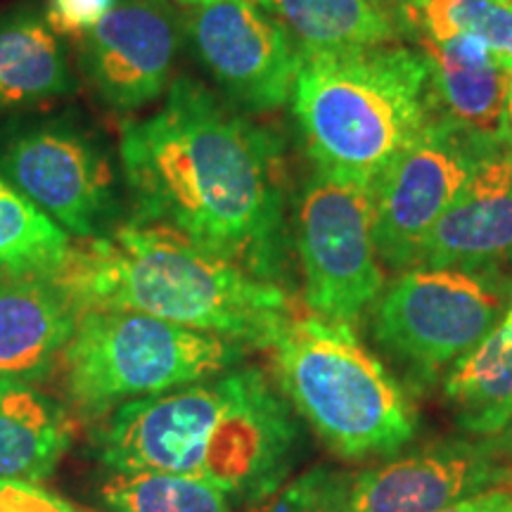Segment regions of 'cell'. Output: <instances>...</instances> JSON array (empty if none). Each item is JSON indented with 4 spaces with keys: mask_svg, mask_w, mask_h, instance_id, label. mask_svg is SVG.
I'll return each mask as SVG.
<instances>
[{
    "mask_svg": "<svg viewBox=\"0 0 512 512\" xmlns=\"http://www.w3.org/2000/svg\"><path fill=\"white\" fill-rule=\"evenodd\" d=\"M119 152L140 219L178 230L254 278L283 283L290 238L273 133L181 76L162 110L121 124Z\"/></svg>",
    "mask_w": 512,
    "mask_h": 512,
    "instance_id": "6da1fadb",
    "label": "cell"
},
{
    "mask_svg": "<svg viewBox=\"0 0 512 512\" xmlns=\"http://www.w3.org/2000/svg\"><path fill=\"white\" fill-rule=\"evenodd\" d=\"M297 444L290 401L247 366L117 408L98 458L112 472H171L254 503L285 484Z\"/></svg>",
    "mask_w": 512,
    "mask_h": 512,
    "instance_id": "7a4b0ae2",
    "label": "cell"
},
{
    "mask_svg": "<svg viewBox=\"0 0 512 512\" xmlns=\"http://www.w3.org/2000/svg\"><path fill=\"white\" fill-rule=\"evenodd\" d=\"M50 280L76 309H119L268 349L299 316L283 285L266 283L183 233L147 223L69 247Z\"/></svg>",
    "mask_w": 512,
    "mask_h": 512,
    "instance_id": "3957f363",
    "label": "cell"
},
{
    "mask_svg": "<svg viewBox=\"0 0 512 512\" xmlns=\"http://www.w3.org/2000/svg\"><path fill=\"white\" fill-rule=\"evenodd\" d=\"M292 107L316 169L373 183L432 119L430 60L396 43L302 53Z\"/></svg>",
    "mask_w": 512,
    "mask_h": 512,
    "instance_id": "277c9868",
    "label": "cell"
},
{
    "mask_svg": "<svg viewBox=\"0 0 512 512\" xmlns=\"http://www.w3.org/2000/svg\"><path fill=\"white\" fill-rule=\"evenodd\" d=\"M268 351L290 406L339 458L392 456L413 441V403L351 323L299 313Z\"/></svg>",
    "mask_w": 512,
    "mask_h": 512,
    "instance_id": "5b68a950",
    "label": "cell"
},
{
    "mask_svg": "<svg viewBox=\"0 0 512 512\" xmlns=\"http://www.w3.org/2000/svg\"><path fill=\"white\" fill-rule=\"evenodd\" d=\"M242 356V344L209 332L138 311L86 309L60 354V375L79 411L102 415L226 373Z\"/></svg>",
    "mask_w": 512,
    "mask_h": 512,
    "instance_id": "8992f818",
    "label": "cell"
},
{
    "mask_svg": "<svg viewBox=\"0 0 512 512\" xmlns=\"http://www.w3.org/2000/svg\"><path fill=\"white\" fill-rule=\"evenodd\" d=\"M505 318L494 273L411 268L382 294L373 332L413 377L430 380L470 354Z\"/></svg>",
    "mask_w": 512,
    "mask_h": 512,
    "instance_id": "52a82bcc",
    "label": "cell"
},
{
    "mask_svg": "<svg viewBox=\"0 0 512 512\" xmlns=\"http://www.w3.org/2000/svg\"><path fill=\"white\" fill-rule=\"evenodd\" d=\"M501 143V136L432 114L370 185L375 247L384 264L394 271L418 266L434 223Z\"/></svg>",
    "mask_w": 512,
    "mask_h": 512,
    "instance_id": "ba28073f",
    "label": "cell"
},
{
    "mask_svg": "<svg viewBox=\"0 0 512 512\" xmlns=\"http://www.w3.org/2000/svg\"><path fill=\"white\" fill-rule=\"evenodd\" d=\"M366 178L316 169L297 204V247L306 309L354 325L380 297L384 275L373 235Z\"/></svg>",
    "mask_w": 512,
    "mask_h": 512,
    "instance_id": "9c48e42d",
    "label": "cell"
},
{
    "mask_svg": "<svg viewBox=\"0 0 512 512\" xmlns=\"http://www.w3.org/2000/svg\"><path fill=\"white\" fill-rule=\"evenodd\" d=\"M197 60L240 107L275 110L292 100L302 53L278 19L254 0L195 5L183 19Z\"/></svg>",
    "mask_w": 512,
    "mask_h": 512,
    "instance_id": "30bf717a",
    "label": "cell"
},
{
    "mask_svg": "<svg viewBox=\"0 0 512 512\" xmlns=\"http://www.w3.org/2000/svg\"><path fill=\"white\" fill-rule=\"evenodd\" d=\"M0 174L81 240L93 238L112 207L110 159L74 126L46 124L12 136L0 152Z\"/></svg>",
    "mask_w": 512,
    "mask_h": 512,
    "instance_id": "8fae6325",
    "label": "cell"
},
{
    "mask_svg": "<svg viewBox=\"0 0 512 512\" xmlns=\"http://www.w3.org/2000/svg\"><path fill=\"white\" fill-rule=\"evenodd\" d=\"M178 46V24L164 0H117L81 36V64L107 105L131 112L162 95Z\"/></svg>",
    "mask_w": 512,
    "mask_h": 512,
    "instance_id": "7c38bea8",
    "label": "cell"
},
{
    "mask_svg": "<svg viewBox=\"0 0 512 512\" xmlns=\"http://www.w3.org/2000/svg\"><path fill=\"white\" fill-rule=\"evenodd\" d=\"M512 484V470L489 456L482 439L434 441L354 477V512H439L486 489Z\"/></svg>",
    "mask_w": 512,
    "mask_h": 512,
    "instance_id": "4fadbf2b",
    "label": "cell"
},
{
    "mask_svg": "<svg viewBox=\"0 0 512 512\" xmlns=\"http://www.w3.org/2000/svg\"><path fill=\"white\" fill-rule=\"evenodd\" d=\"M512 259V145L477 166L420 252L422 268L494 273Z\"/></svg>",
    "mask_w": 512,
    "mask_h": 512,
    "instance_id": "5bb4252c",
    "label": "cell"
},
{
    "mask_svg": "<svg viewBox=\"0 0 512 512\" xmlns=\"http://www.w3.org/2000/svg\"><path fill=\"white\" fill-rule=\"evenodd\" d=\"M79 309L50 275L0 280V380L29 382L60 358Z\"/></svg>",
    "mask_w": 512,
    "mask_h": 512,
    "instance_id": "9a60e30c",
    "label": "cell"
},
{
    "mask_svg": "<svg viewBox=\"0 0 512 512\" xmlns=\"http://www.w3.org/2000/svg\"><path fill=\"white\" fill-rule=\"evenodd\" d=\"M72 422L29 382L0 380V482L38 484L60 465Z\"/></svg>",
    "mask_w": 512,
    "mask_h": 512,
    "instance_id": "2e32d148",
    "label": "cell"
},
{
    "mask_svg": "<svg viewBox=\"0 0 512 512\" xmlns=\"http://www.w3.org/2000/svg\"><path fill=\"white\" fill-rule=\"evenodd\" d=\"M74 79L60 36L46 15L15 8L0 15V112L72 93Z\"/></svg>",
    "mask_w": 512,
    "mask_h": 512,
    "instance_id": "e0dca14e",
    "label": "cell"
},
{
    "mask_svg": "<svg viewBox=\"0 0 512 512\" xmlns=\"http://www.w3.org/2000/svg\"><path fill=\"white\" fill-rule=\"evenodd\" d=\"M302 53H335L396 43L401 22L373 0H256Z\"/></svg>",
    "mask_w": 512,
    "mask_h": 512,
    "instance_id": "ac0fdd59",
    "label": "cell"
},
{
    "mask_svg": "<svg viewBox=\"0 0 512 512\" xmlns=\"http://www.w3.org/2000/svg\"><path fill=\"white\" fill-rule=\"evenodd\" d=\"M446 399L458 425L489 437L512 420V328L498 325L460 358L446 380Z\"/></svg>",
    "mask_w": 512,
    "mask_h": 512,
    "instance_id": "d6986e66",
    "label": "cell"
},
{
    "mask_svg": "<svg viewBox=\"0 0 512 512\" xmlns=\"http://www.w3.org/2000/svg\"><path fill=\"white\" fill-rule=\"evenodd\" d=\"M69 247L67 230L0 174V280L55 273Z\"/></svg>",
    "mask_w": 512,
    "mask_h": 512,
    "instance_id": "ffe728a7",
    "label": "cell"
},
{
    "mask_svg": "<svg viewBox=\"0 0 512 512\" xmlns=\"http://www.w3.org/2000/svg\"><path fill=\"white\" fill-rule=\"evenodd\" d=\"M512 69L489 64L479 69H444L430 62L432 112L458 124L501 136Z\"/></svg>",
    "mask_w": 512,
    "mask_h": 512,
    "instance_id": "44dd1931",
    "label": "cell"
},
{
    "mask_svg": "<svg viewBox=\"0 0 512 512\" xmlns=\"http://www.w3.org/2000/svg\"><path fill=\"white\" fill-rule=\"evenodd\" d=\"M406 19L418 22L427 41L479 38L512 69V0H408Z\"/></svg>",
    "mask_w": 512,
    "mask_h": 512,
    "instance_id": "7402d4cb",
    "label": "cell"
},
{
    "mask_svg": "<svg viewBox=\"0 0 512 512\" xmlns=\"http://www.w3.org/2000/svg\"><path fill=\"white\" fill-rule=\"evenodd\" d=\"M100 496L114 512H233L221 489L171 472H114Z\"/></svg>",
    "mask_w": 512,
    "mask_h": 512,
    "instance_id": "603a6c76",
    "label": "cell"
},
{
    "mask_svg": "<svg viewBox=\"0 0 512 512\" xmlns=\"http://www.w3.org/2000/svg\"><path fill=\"white\" fill-rule=\"evenodd\" d=\"M351 486L354 477L349 472L318 465L254 501L249 512H354Z\"/></svg>",
    "mask_w": 512,
    "mask_h": 512,
    "instance_id": "cb8c5ba5",
    "label": "cell"
},
{
    "mask_svg": "<svg viewBox=\"0 0 512 512\" xmlns=\"http://www.w3.org/2000/svg\"><path fill=\"white\" fill-rule=\"evenodd\" d=\"M117 0H48V27L57 36H83L110 12Z\"/></svg>",
    "mask_w": 512,
    "mask_h": 512,
    "instance_id": "d4e9b609",
    "label": "cell"
},
{
    "mask_svg": "<svg viewBox=\"0 0 512 512\" xmlns=\"http://www.w3.org/2000/svg\"><path fill=\"white\" fill-rule=\"evenodd\" d=\"M0 512H81L27 482H0Z\"/></svg>",
    "mask_w": 512,
    "mask_h": 512,
    "instance_id": "484cf974",
    "label": "cell"
},
{
    "mask_svg": "<svg viewBox=\"0 0 512 512\" xmlns=\"http://www.w3.org/2000/svg\"><path fill=\"white\" fill-rule=\"evenodd\" d=\"M439 512H512V484L486 489L482 494L463 498Z\"/></svg>",
    "mask_w": 512,
    "mask_h": 512,
    "instance_id": "4316f807",
    "label": "cell"
},
{
    "mask_svg": "<svg viewBox=\"0 0 512 512\" xmlns=\"http://www.w3.org/2000/svg\"><path fill=\"white\" fill-rule=\"evenodd\" d=\"M482 444L486 451H489L491 458L508 467V470H512V420L496 434L482 437Z\"/></svg>",
    "mask_w": 512,
    "mask_h": 512,
    "instance_id": "83f0119b",
    "label": "cell"
},
{
    "mask_svg": "<svg viewBox=\"0 0 512 512\" xmlns=\"http://www.w3.org/2000/svg\"><path fill=\"white\" fill-rule=\"evenodd\" d=\"M501 138H503L508 145H512V83H510V91H508V100H505Z\"/></svg>",
    "mask_w": 512,
    "mask_h": 512,
    "instance_id": "f1b7e54d",
    "label": "cell"
},
{
    "mask_svg": "<svg viewBox=\"0 0 512 512\" xmlns=\"http://www.w3.org/2000/svg\"><path fill=\"white\" fill-rule=\"evenodd\" d=\"M373 3H377V5H387V3H396V5H399V8L403 10V15H406V0H373Z\"/></svg>",
    "mask_w": 512,
    "mask_h": 512,
    "instance_id": "f546056e",
    "label": "cell"
},
{
    "mask_svg": "<svg viewBox=\"0 0 512 512\" xmlns=\"http://www.w3.org/2000/svg\"><path fill=\"white\" fill-rule=\"evenodd\" d=\"M178 3L192 5V8H195V5H207V3H216V0H178Z\"/></svg>",
    "mask_w": 512,
    "mask_h": 512,
    "instance_id": "4dcf8cb0",
    "label": "cell"
},
{
    "mask_svg": "<svg viewBox=\"0 0 512 512\" xmlns=\"http://www.w3.org/2000/svg\"><path fill=\"white\" fill-rule=\"evenodd\" d=\"M501 323H503V325H510V328H512V306H510V311L505 313V318L501 320Z\"/></svg>",
    "mask_w": 512,
    "mask_h": 512,
    "instance_id": "1f68e13d",
    "label": "cell"
},
{
    "mask_svg": "<svg viewBox=\"0 0 512 512\" xmlns=\"http://www.w3.org/2000/svg\"><path fill=\"white\" fill-rule=\"evenodd\" d=\"M406 3H408V0H406Z\"/></svg>",
    "mask_w": 512,
    "mask_h": 512,
    "instance_id": "d6a6232c",
    "label": "cell"
}]
</instances>
